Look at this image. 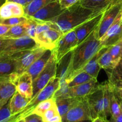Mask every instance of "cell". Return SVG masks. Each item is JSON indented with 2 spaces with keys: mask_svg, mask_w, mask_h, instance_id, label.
Returning <instances> with one entry per match:
<instances>
[{
  "mask_svg": "<svg viewBox=\"0 0 122 122\" xmlns=\"http://www.w3.org/2000/svg\"><path fill=\"white\" fill-rule=\"evenodd\" d=\"M7 1H11V2H16V3L20 4L22 5L24 7L27 5L26 2V0H6Z\"/></svg>",
  "mask_w": 122,
  "mask_h": 122,
  "instance_id": "obj_45",
  "label": "cell"
},
{
  "mask_svg": "<svg viewBox=\"0 0 122 122\" xmlns=\"http://www.w3.org/2000/svg\"><path fill=\"white\" fill-rule=\"evenodd\" d=\"M11 119L12 114L8 101L0 109V122H11Z\"/></svg>",
  "mask_w": 122,
  "mask_h": 122,
  "instance_id": "obj_37",
  "label": "cell"
},
{
  "mask_svg": "<svg viewBox=\"0 0 122 122\" xmlns=\"http://www.w3.org/2000/svg\"><path fill=\"white\" fill-rule=\"evenodd\" d=\"M59 87V79L56 76H54L44 88H43L38 94L32 98L31 101L24 109L18 114L12 116L11 122H17L19 120L23 119L25 117L31 114L32 111L39 102L53 98L54 94Z\"/></svg>",
  "mask_w": 122,
  "mask_h": 122,
  "instance_id": "obj_3",
  "label": "cell"
},
{
  "mask_svg": "<svg viewBox=\"0 0 122 122\" xmlns=\"http://www.w3.org/2000/svg\"><path fill=\"white\" fill-rule=\"evenodd\" d=\"M62 122V120H61V121H59V122Z\"/></svg>",
  "mask_w": 122,
  "mask_h": 122,
  "instance_id": "obj_54",
  "label": "cell"
},
{
  "mask_svg": "<svg viewBox=\"0 0 122 122\" xmlns=\"http://www.w3.org/2000/svg\"><path fill=\"white\" fill-rule=\"evenodd\" d=\"M92 122H108V120L99 117H97L92 120Z\"/></svg>",
  "mask_w": 122,
  "mask_h": 122,
  "instance_id": "obj_46",
  "label": "cell"
},
{
  "mask_svg": "<svg viewBox=\"0 0 122 122\" xmlns=\"http://www.w3.org/2000/svg\"><path fill=\"white\" fill-rule=\"evenodd\" d=\"M107 48L108 47L102 46L100 49V50L98 52H96V54L89 61L88 63L78 71V73L81 72V71H84V72H86L87 73L89 74L90 75L93 76L94 78L97 79L98 74H99V71L101 69L99 63H98V60H99V57L101 56L102 54L106 50Z\"/></svg>",
  "mask_w": 122,
  "mask_h": 122,
  "instance_id": "obj_19",
  "label": "cell"
},
{
  "mask_svg": "<svg viewBox=\"0 0 122 122\" xmlns=\"http://www.w3.org/2000/svg\"><path fill=\"white\" fill-rule=\"evenodd\" d=\"M110 89H111V97H110V116L114 117H117V116L121 114L122 111H121L120 106V101L117 98V97L115 95L114 92L112 91L111 88H110Z\"/></svg>",
  "mask_w": 122,
  "mask_h": 122,
  "instance_id": "obj_33",
  "label": "cell"
},
{
  "mask_svg": "<svg viewBox=\"0 0 122 122\" xmlns=\"http://www.w3.org/2000/svg\"><path fill=\"white\" fill-rule=\"evenodd\" d=\"M122 11V0L118 1L106 8L103 13L100 21L94 30L96 37L100 39L109 27L114 22L119 13Z\"/></svg>",
  "mask_w": 122,
  "mask_h": 122,
  "instance_id": "obj_5",
  "label": "cell"
},
{
  "mask_svg": "<svg viewBox=\"0 0 122 122\" xmlns=\"http://www.w3.org/2000/svg\"><path fill=\"white\" fill-rule=\"evenodd\" d=\"M38 46L35 41L28 35L16 39H11L9 44L0 52V58L9 57L17 52L31 50Z\"/></svg>",
  "mask_w": 122,
  "mask_h": 122,
  "instance_id": "obj_6",
  "label": "cell"
},
{
  "mask_svg": "<svg viewBox=\"0 0 122 122\" xmlns=\"http://www.w3.org/2000/svg\"><path fill=\"white\" fill-rule=\"evenodd\" d=\"M98 63L100 68L104 69L105 70L112 69L117 66L116 63L114 61L113 58L110 54L108 48L100 56Z\"/></svg>",
  "mask_w": 122,
  "mask_h": 122,
  "instance_id": "obj_29",
  "label": "cell"
},
{
  "mask_svg": "<svg viewBox=\"0 0 122 122\" xmlns=\"http://www.w3.org/2000/svg\"><path fill=\"white\" fill-rule=\"evenodd\" d=\"M46 50L44 48L38 46L31 50L19 52L16 58V71L18 75L26 71L28 68L41 57Z\"/></svg>",
  "mask_w": 122,
  "mask_h": 122,
  "instance_id": "obj_7",
  "label": "cell"
},
{
  "mask_svg": "<svg viewBox=\"0 0 122 122\" xmlns=\"http://www.w3.org/2000/svg\"><path fill=\"white\" fill-rule=\"evenodd\" d=\"M44 122H57L62 120L56 103L41 116Z\"/></svg>",
  "mask_w": 122,
  "mask_h": 122,
  "instance_id": "obj_30",
  "label": "cell"
},
{
  "mask_svg": "<svg viewBox=\"0 0 122 122\" xmlns=\"http://www.w3.org/2000/svg\"><path fill=\"white\" fill-rule=\"evenodd\" d=\"M55 104V100L53 98L41 101L36 106L31 114H38L41 117V116L44 114V112H46L50 108H51Z\"/></svg>",
  "mask_w": 122,
  "mask_h": 122,
  "instance_id": "obj_34",
  "label": "cell"
},
{
  "mask_svg": "<svg viewBox=\"0 0 122 122\" xmlns=\"http://www.w3.org/2000/svg\"><path fill=\"white\" fill-rule=\"evenodd\" d=\"M63 10L69 8L75 4L80 2V0H57Z\"/></svg>",
  "mask_w": 122,
  "mask_h": 122,
  "instance_id": "obj_40",
  "label": "cell"
},
{
  "mask_svg": "<svg viewBox=\"0 0 122 122\" xmlns=\"http://www.w3.org/2000/svg\"><path fill=\"white\" fill-rule=\"evenodd\" d=\"M16 89L20 95L26 98L32 99L33 97V79L26 71L18 76L15 83Z\"/></svg>",
  "mask_w": 122,
  "mask_h": 122,
  "instance_id": "obj_16",
  "label": "cell"
},
{
  "mask_svg": "<svg viewBox=\"0 0 122 122\" xmlns=\"http://www.w3.org/2000/svg\"><path fill=\"white\" fill-rule=\"evenodd\" d=\"M77 122H92V120H82V121H79Z\"/></svg>",
  "mask_w": 122,
  "mask_h": 122,
  "instance_id": "obj_47",
  "label": "cell"
},
{
  "mask_svg": "<svg viewBox=\"0 0 122 122\" xmlns=\"http://www.w3.org/2000/svg\"><path fill=\"white\" fill-rule=\"evenodd\" d=\"M102 46L101 42L96 37L94 30L79 44L71 51L67 82L74 77Z\"/></svg>",
  "mask_w": 122,
  "mask_h": 122,
  "instance_id": "obj_2",
  "label": "cell"
},
{
  "mask_svg": "<svg viewBox=\"0 0 122 122\" xmlns=\"http://www.w3.org/2000/svg\"><path fill=\"white\" fill-rule=\"evenodd\" d=\"M104 11L100 12L95 16L89 19L88 20L74 29L76 33L78 45L83 41L91 33H92L96 29L102 17Z\"/></svg>",
  "mask_w": 122,
  "mask_h": 122,
  "instance_id": "obj_14",
  "label": "cell"
},
{
  "mask_svg": "<svg viewBox=\"0 0 122 122\" xmlns=\"http://www.w3.org/2000/svg\"><path fill=\"white\" fill-rule=\"evenodd\" d=\"M108 76V81L110 84L122 82V64H118L112 69L105 70Z\"/></svg>",
  "mask_w": 122,
  "mask_h": 122,
  "instance_id": "obj_28",
  "label": "cell"
},
{
  "mask_svg": "<svg viewBox=\"0 0 122 122\" xmlns=\"http://www.w3.org/2000/svg\"><path fill=\"white\" fill-rule=\"evenodd\" d=\"M0 23H1V19H0Z\"/></svg>",
  "mask_w": 122,
  "mask_h": 122,
  "instance_id": "obj_55",
  "label": "cell"
},
{
  "mask_svg": "<svg viewBox=\"0 0 122 122\" xmlns=\"http://www.w3.org/2000/svg\"><path fill=\"white\" fill-rule=\"evenodd\" d=\"M80 99L81 98L72 97L55 99V103L61 117H63L73 106H75L80 101Z\"/></svg>",
  "mask_w": 122,
  "mask_h": 122,
  "instance_id": "obj_24",
  "label": "cell"
},
{
  "mask_svg": "<svg viewBox=\"0 0 122 122\" xmlns=\"http://www.w3.org/2000/svg\"><path fill=\"white\" fill-rule=\"evenodd\" d=\"M71 56V51L66 54L57 63L56 76L59 79V82L65 81L67 79V72H68V66L70 61Z\"/></svg>",
  "mask_w": 122,
  "mask_h": 122,
  "instance_id": "obj_25",
  "label": "cell"
},
{
  "mask_svg": "<svg viewBox=\"0 0 122 122\" xmlns=\"http://www.w3.org/2000/svg\"><path fill=\"white\" fill-rule=\"evenodd\" d=\"M3 3H4V2H1V1H0V6H1V5H2V4H3Z\"/></svg>",
  "mask_w": 122,
  "mask_h": 122,
  "instance_id": "obj_52",
  "label": "cell"
},
{
  "mask_svg": "<svg viewBox=\"0 0 122 122\" xmlns=\"http://www.w3.org/2000/svg\"><path fill=\"white\" fill-rule=\"evenodd\" d=\"M51 54V50H46V51L39 58L35 61L26 70V72L32 76L33 81L43 70Z\"/></svg>",
  "mask_w": 122,
  "mask_h": 122,
  "instance_id": "obj_20",
  "label": "cell"
},
{
  "mask_svg": "<svg viewBox=\"0 0 122 122\" xmlns=\"http://www.w3.org/2000/svg\"><path fill=\"white\" fill-rule=\"evenodd\" d=\"M17 54V52L10 57L0 58V78L7 77L15 72Z\"/></svg>",
  "mask_w": 122,
  "mask_h": 122,
  "instance_id": "obj_21",
  "label": "cell"
},
{
  "mask_svg": "<svg viewBox=\"0 0 122 122\" xmlns=\"http://www.w3.org/2000/svg\"><path fill=\"white\" fill-rule=\"evenodd\" d=\"M122 39V11L119 13L114 22L105 34L99 39L102 45L109 47Z\"/></svg>",
  "mask_w": 122,
  "mask_h": 122,
  "instance_id": "obj_12",
  "label": "cell"
},
{
  "mask_svg": "<svg viewBox=\"0 0 122 122\" xmlns=\"http://www.w3.org/2000/svg\"><path fill=\"white\" fill-rule=\"evenodd\" d=\"M120 0H80L83 7L96 11H104Z\"/></svg>",
  "mask_w": 122,
  "mask_h": 122,
  "instance_id": "obj_23",
  "label": "cell"
},
{
  "mask_svg": "<svg viewBox=\"0 0 122 122\" xmlns=\"http://www.w3.org/2000/svg\"><path fill=\"white\" fill-rule=\"evenodd\" d=\"M32 0H26V4H28V3H29L30 2H31V1H32Z\"/></svg>",
  "mask_w": 122,
  "mask_h": 122,
  "instance_id": "obj_49",
  "label": "cell"
},
{
  "mask_svg": "<svg viewBox=\"0 0 122 122\" xmlns=\"http://www.w3.org/2000/svg\"><path fill=\"white\" fill-rule=\"evenodd\" d=\"M38 21L31 18L28 17L27 21L25 23L26 27V35L35 40L36 37V27Z\"/></svg>",
  "mask_w": 122,
  "mask_h": 122,
  "instance_id": "obj_36",
  "label": "cell"
},
{
  "mask_svg": "<svg viewBox=\"0 0 122 122\" xmlns=\"http://www.w3.org/2000/svg\"><path fill=\"white\" fill-rule=\"evenodd\" d=\"M62 122H77L86 120H92L86 98L80 99L63 117Z\"/></svg>",
  "mask_w": 122,
  "mask_h": 122,
  "instance_id": "obj_8",
  "label": "cell"
},
{
  "mask_svg": "<svg viewBox=\"0 0 122 122\" xmlns=\"http://www.w3.org/2000/svg\"><path fill=\"white\" fill-rule=\"evenodd\" d=\"M6 1V0H0V1H1V2H4Z\"/></svg>",
  "mask_w": 122,
  "mask_h": 122,
  "instance_id": "obj_51",
  "label": "cell"
},
{
  "mask_svg": "<svg viewBox=\"0 0 122 122\" xmlns=\"http://www.w3.org/2000/svg\"><path fill=\"white\" fill-rule=\"evenodd\" d=\"M77 39L75 29L69 31L62 36L53 50L58 63L66 54L72 51L77 46Z\"/></svg>",
  "mask_w": 122,
  "mask_h": 122,
  "instance_id": "obj_10",
  "label": "cell"
},
{
  "mask_svg": "<svg viewBox=\"0 0 122 122\" xmlns=\"http://www.w3.org/2000/svg\"><path fill=\"white\" fill-rule=\"evenodd\" d=\"M17 122H24V120H23V119H22V120H19V121H18Z\"/></svg>",
  "mask_w": 122,
  "mask_h": 122,
  "instance_id": "obj_50",
  "label": "cell"
},
{
  "mask_svg": "<svg viewBox=\"0 0 122 122\" xmlns=\"http://www.w3.org/2000/svg\"><path fill=\"white\" fill-rule=\"evenodd\" d=\"M31 100V99L26 98L20 95L17 91H16L9 101L10 108L12 116L20 113L26 107Z\"/></svg>",
  "mask_w": 122,
  "mask_h": 122,
  "instance_id": "obj_22",
  "label": "cell"
},
{
  "mask_svg": "<svg viewBox=\"0 0 122 122\" xmlns=\"http://www.w3.org/2000/svg\"><path fill=\"white\" fill-rule=\"evenodd\" d=\"M57 63L53 50L43 70L33 81V97L45 86L52 77L56 76Z\"/></svg>",
  "mask_w": 122,
  "mask_h": 122,
  "instance_id": "obj_4",
  "label": "cell"
},
{
  "mask_svg": "<svg viewBox=\"0 0 122 122\" xmlns=\"http://www.w3.org/2000/svg\"><path fill=\"white\" fill-rule=\"evenodd\" d=\"M57 0H32L24 7L25 16L31 17L35 13L50 2Z\"/></svg>",
  "mask_w": 122,
  "mask_h": 122,
  "instance_id": "obj_26",
  "label": "cell"
},
{
  "mask_svg": "<svg viewBox=\"0 0 122 122\" xmlns=\"http://www.w3.org/2000/svg\"><path fill=\"white\" fill-rule=\"evenodd\" d=\"M109 52L116 64H118L122 58V39L108 47Z\"/></svg>",
  "mask_w": 122,
  "mask_h": 122,
  "instance_id": "obj_32",
  "label": "cell"
},
{
  "mask_svg": "<svg viewBox=\"0 0 122 122\" xmlns=\"http://www.w3.org/2000/svg\"><path fill=\"white\" fill-rule=\"evenodd\" d=\"M120 109L122 113V101H120Z\"/></svg>",
  "mask_w": 122,
  "mask_h": 122,
  "instance_id": "obj_48",
  "label": "cell"
},
{
  "mask_svg": "<svg viewBox=\"0 0 122 122\" xmlns=\"http://www.w3.org/2000/svg\"><path fill=\"white\" fill-rule=\"evenodd\" d=\"M119 63H122V59L120 60V62H119Z\"/></svg>",
  "mask_w": 122,
  "mask_h": 122,
  "instance_id": "obj_53",
  "label": "cell"
},
{
  "mask_svg": "<svg viewBox=\"0 0 122 122\" xmlns=\"http://www.w3.org/2000/svg\"><path fill=\"white\" fill-rule=\"evenodd\" d=\"M63 35L60 31L51 28L37 35L35 41L38 46L46 50H53L57 46L59 40Z\"/></svg>",
  "mask_w": 122,
  "mask_h": 122,
  "instance_id": "obj_13",
  "label": "cell"
},
{
  "mask_svg": "<svg viewBox=\"0 0 122 122\" xmlns=\"http://www.w3.org/2000/svg\"><path fill=\"white\" fill-rule=\"evenodd\" d=\"M19 75L14 72L10 76L0 78V109L10 101L16 91L15 83Z\"/></svg>",
  "mask_w": 122,
  "mask_h": 122,
  "instance_id": "obj_11",
  "label": "cell"
},
{
  "mask_svg": "<svg viewBox=\"0 0 122 122\" xmlns=\"http://www.w3.org/2000/svg\"><path fill=\"white\" fill-rule=\"evenodd\" d=\"M28 19V17H26L25 16L14 17L9 18V19H4V20H1V23L10 26H13L24 23L27 21Z\"/></svg>",
  "mask_w": 122,
  "mask_h": 122,
  "instance_id": "obj_38",
  "label": "cell"
},
{
  "mask_svg": "<svg viewBox=\"0 0 122 122\" xmlns=\"http://www.w3.org/2000/svg\"><path fill=\"white\" fill-rule=\"evenodd\" d=\"M26 35V27L25 23L20 25L11 26L7 33L4 35L2 38L7 39H16L20 38Z\"/></svg>",
  "mask_w": 122,
  "mask_h": 122,
  "instance_id": "obj_27",
  "label": "cell"
},
{
  "mask_svg": "<svg viewBox=\"0 0 122 122\" xmlns=\"http://www.w3.org/2000/svg\"><path fill=\"white\" fill-rule=\"evenodd\" d=\"M10 27L11 26H8V25L0 23V37L6 34L7 31L10 28Z\"/></svg>",
  "mask_w": 122,
  "mask_h": 122,
  "instance_id": "obj_43",
  "label": "cell"
},
{
  "mask_svg": "<svg viewBox=\"0 0 122 122\" xmlns=\"http://www.w3.org/2000/svg\"><path fill=\"white\" fill-rule=\"evenodd\" d=\"M86 98L88 102L92 120L99 117L108 119L105 116L104 110L102 83H100V86L96 90Z\"/></svg>",
  "mask_w": 122,
  "mask_h": 122,
  "instance_id": "obj_9",
  "label": "cell"
},
{
  "mask_svg": "<svg viewBox=\"0 0 122 122\" xmlns=\"http://www.w3.org/2000/svg\"><path fill=\"white\" fill-rule=\"evenodd\" d=\"M100 84L97 79H93L83 84L69 87V96L77 98H86L96 90Z\"/></svg>",
  "mask_w": 122,
  "mask_h": 122,
  "instance_id": "obj_17",
  "label": "cell"
},
{
  "mask_svg": "<svg viewBox=\"0 0 122 122\" xmlns=\"http://www.w3.org/2000/svg\"><path fill=\"white\" fill-rule=\"evenodd\" d=\"M102 11H104L86 8L78 2L64 10L59 15L46 22L51 28L55 29L64 34Z\"/></svg>",
  "mask_w": 122,
  "mask_h": 122,
  "instance_id": "obj_1",
  "label": "cell"
},
{
  "mask_svg": "<svg viewBox=\"0 0 122 122\" xmlns=\"http://www.w3.org/2000/svg\"><path fill=\"white\" fill-rule=\"evenodd\" d=\"M108 84L118 100L122 101V82H117L114 84Z\"/></svg>",
  "mask_w": 122,
  "mask_h": 122,
  "instance_id": "obj_39",
  "label": "cell"
},
{
  "mask_svg": "<svg viewBox=\"0 0 122 122\" xmlns=\"http://www.w3.org/2000/svg\"><path fill=\"white\" fill-rule=\"evenodd\" d=\"M24 122H44L40 116L36 114H29L23 119Z\"/></svg>",
  "mask_w": 122,
  "mask_h": 122,
  "instance_id": "obj_41",
  "label": "cell"
},
{
  "mask_svg": "<svg viewBox=\"0 0 122 122\" xmlns=\"http://www.w3.org/2000/svg\"><path fill=\"white\" fill-rule=\"evenodd\" d=\"M10 40L11 39H7V38L0 37V52L4 50L5 48L9 44Z\"/></svg>",
  "mask_w": 122,
  "mask_h": 122,
  "instance_id": "obj_42",
  "label": "cell"
},
{
  "mask_svg": "<svg viewBox=\"0 0 122 122\" xmlns=\"http://www.w3.org/2000/svg\"><path fill=\"white\" fill-rule=\"evenodd\" d=\"M108 122H122V113L117 117H111L108 120Z\"/></svg>",
  "mask_w": 122,
  "mask_h": 122,
  "instance_id": "obj_44",
  "label": "cell"
},
{
  "mask_svg": "<svg viewBox=\"0 0 122 122\" xmlns=\"http://www.w3.org/2000/svg\"><path fill=\"white\" fill-rule=\"evenodd\" d=\"M63 11L58 1H55L39 9L30 18L37 21H48L59 15Z\"/></svg>",
  "mask_w": 122,
  "mask_h": 122,
  "instance_id": "obj_15",
  "label": "cell"
},
{
  "mask_svg": "<svg viewBox=\"0 0 122 122\" xmlns=\"http://www.w3.org/2000/svg\"><path fill=\"white\" fill-rule=\"evenodd\" d=\"M71 98L69 96V87L67 81L59 82V87L54 94L53 98Z\"/></svg>",
  "mask_w": 122,
  "mask_h": 122,
  "instance_id": "obj_35",
  "label": "cell"
},
{
  "mask_svg": "<svg viewBox=\"0 0 122 122\" xmlns=\"http://www.w3.org/2000/svg\"><path fill=\"white\" fill-rule=\"evenodd\" d=\"M25 16L24 6L11 1H6L0 6V19Z\"/></svg>",
  "mask_w": 122,
  "mask_h": 122,
  "instance_id": "obj_18",
  "label": "cell"
},
{
  "mask_svg": "<svg viewBox=\"0 0 122 122\" xmlns=\"http://www.w3.org/2000/svg\"><path fill=\"white\" fill-rule=\"evenodd\" d=\"M93 79H97L94 78L93 76L90 75L89 74L87 73L84 71H81L77 74L74 77L71 79L69 82H68V86L69 87L74 86L78 85L83 84L84 83L90 81Z\"/></svg>",
  "mask_w": 122,
  "mask_h": 122,
  "instance_id": "obj_31",
  "label": "cell"
}]
</instances>
